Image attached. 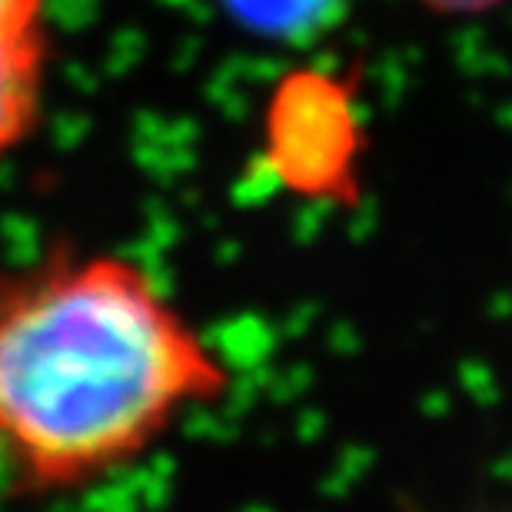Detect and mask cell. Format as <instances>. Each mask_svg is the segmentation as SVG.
I'll list each match as a JSON object with an SVG mask.
<instances>
[{
    "instance_id": "cell-1",
    "label": "cell",
    "mask_w": 512,
    "mask_h": 512,
    "mask_svg": "<svg viewBox=\"0 0 512 512\" xmlns=\"http://www.w3.org/2000/svg\"><path fill=\"white\" fill-rule=\"evenodd\" d=\"M227 389V360L130 256L50 253L0 280V466L27 493L120 473Z\"/></svg>"
},
{
    "instance_id": "cell-2",
    "label": "cell",
    "mask_w": 512,
    "mask_h": 512,
    "mask_svg": "<svg viewBox=\"0 0 512 512\" xmlns=\"http://www.w3.org/2000/svg\"><path fill=\"white\" fill-rule=\"evenodd\" d=\"M50 70L47 0H0V163L44 114Z\"/></svg>"
},
{
    "instance_id": "cell-3",
    "label": "cell",
    "mask_w": 512,
    "mask_h": 512,
    "mask_svg": "<svg viewBox=\"0 0 512 512\" xmlns=\"http://www.w3.org/2000/svg\"><path fill=\"white\" fill-rule=\"evenodd\" d=\"M233 27L276 47H310L330 37L353 0H210Z\"/></svg>"
},
{
    "instance_id": "cell-4",
    "label": "cell",
    "mask_w": 512,
    "mask_h": 512,
    "mask_svg": "<svg viewBox=\"0 0 512 512\" xmlns=\"http://www.w3.org/2000/svg\"><path fill=\"white\" fill-rule=\"evenodd\" d=\"M436 14H483V10H493L503 0H416Z\"/></svg>"
}]
</instances>
